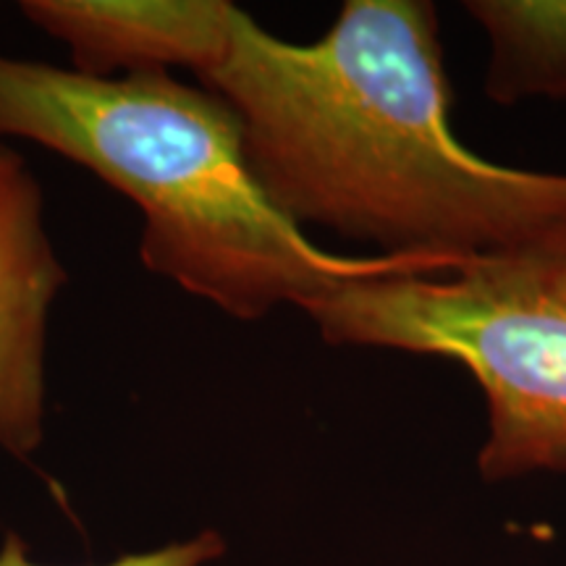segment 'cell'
Listing matches in <instances>:
<instances>
[{"label": "cell", "mask_w": 566, "mask_h": 566, "mask_svg": "<svg viewBox=\"0 0 566 566\" xmlns=\"http://www.w3.org/2000/svg\"><path fill=\"white\" fill-rule=\"evenodd\" d=\"M197 76L237 116L254 179L296 226L454 260L566 229V176L499 166L451 129L433 3L349 0L310 45L233 6L221 53Z\"/></svg>", "instance_id": "6da1fadb"}, {"label": "cell", "mask_w": 566, "mask_h": 566, "mask_svg": "<svg viewBox=\"0 0 566 566\" xmlns=\"http://www.w3.org/2000/svg\"><path fill=\"white\" fill-rule=\"evenodd\" d=\"M0 137L38 142L129 197L142 212L147 271L239 321L281 304L307 313L354 281L467 263L321 250L254 179L229 105L166 71L97 80L0 55Z\"/></svg>", "instance_id": "7a4b0ae2"}, {"label": "cell", "mask_w": 566, "mask_h": 566, "mask_svg": "<svg viewBox=\"0 0 566 566\" xmlns=\"http://www.w3.org/2000/svg\"><path fill=\"white\" fill-rule=\"evenodd\" d=\"M307 317L334 346L462 363L488 401L485 480L566 472V229L449 273L346 283Z\"/></svg>", "instance_id": "3957f363"}, {"label": "cell", "mask_w": 566, "mask_h": 566, "mask_svg": "<svg viewBox=\"0 0 566 566\" xmlns=\"http://www.w3.org/2000/svg\"><path fill=\"white\" fill-rule=\"evenodd\" d=\"M63 283L40 181L0 145V449L13 457H30L45 436L48 315Z\"/></svg>", "instance_id": "277c9868"}, {"label": "cell", "mask_w": 566, "mask_h": 566, "mask_svg": "<svg viewBox=\"0 0 566 566\" xmlns=\"http://www.w3.org/2000/svg\"><path fill=\"white\" fill-rule=\"evenodd\" d=\"M233 3L226 0H24L21 13L69 45L74 71L97 80L187 66L221 53Z\"/></svg>", "instance_id": "5b68a950"}, {"label": "cell", "mask_w": 566, "mask_h": 566, "mask_svg": "<svg viewBox=\"0 0 566 566\" xmlns=\"http://www.w3.org/2000/svg\"><path fill=\"white\" fill-rule=\"evenodd\" d=\"M493 42L488 95L566 97V3H467Z\"/></svg>", "instance_id": "8992f818"}, {"label": "cell", "mask_w": 566, "mask_h": 566, "mask_svg": "<svg viewBox=\"0 0 566 566\" xmlns=\"http://www.w3.org/2000/svg\"><path fill=\"white\" fill-rule=\"evenodd\" d=\"M226 551L223 537L218 533H200L189 541H176L155 551H142V554L118 556L116 562L103 566H202L221 558ZM0 566H45L30 562L27 543L19 535H6L3 548H0Z\"/></svg>", "instance_id": "52a82bcc"}]
</instances>
